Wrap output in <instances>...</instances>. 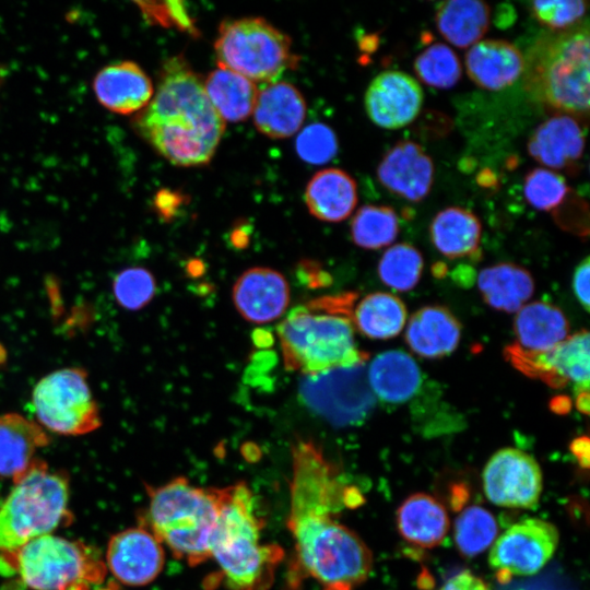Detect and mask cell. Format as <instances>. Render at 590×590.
<instances>
[{"instance_id": "obj_1", "label": "cell", "mask_w": 590, "mask_h": 590, "mask_svg": "<svg viewBox=\"0 0 590 590\" xmlns=\"http://www.w3.org/2000/svg\"><path fill=\"white\" fill-rule=\"evenodd\" d=\"M355 493L314 441L298 439L293 445L287 528L295 550L294 586L308 577L320 590H355L368 578L370 550L338 518L361 499Z\"/></svg>"}, {"instance_id": "obj_35", "label": "cell", "mask_w": 590, "mask_h": 590, "mask_svg": "<svg viewBox=\"0 0 590 590\" xmlns=\"http://www.w3.org/2000/svg\"><path fill=\"white\" fill-rule=\"evenodd\" d=\"M497 532L494 516L481 506L467 507L455 521V542L465 557L483 553L494 542Z\"/></svg>"}, {"instance_id": "obj_11", "label": "cell", "mask_w": 590, "mask_h": 590, "mask_svg": "<svg viewBox=\"0 0 590 590\" xmlns=\"http://www.w3.org/2000/svg\"><path fill=\"white\" fill-rule=\"evenodd\" d=\"M298 392L311 411L335 426L361 423L376 404L365 363L307 375L300 380Z\"/></svg>"}, {"instance_id": "obj_3", "label": "cell", "mask_w": 590, "mask_h": 590, "mask_svg": "<svg viewBox=\"0 0 590 590\" xmlns=\"http://www.w3.org/2000/svg\"><path fill=\"white\" fill-rule=\"evenodd\" d=\"M354 293L328 295L293 308L276 329L284 366L304 376L366 363L352 320Z\"/></svg>"}, {"instance_id": "obj_25", "label": "cell", "mask_w": 590, "mask_h": 590, "mask_svg": "<svg viewBox=\"0 0 590 590\" xmlns=\"http://www.w3.org/2000/svg\"><path fill=\"white\" fill-rule=\"evenodd\" d=\"M514 330L517 344L514 346L524 353H544L569 334V323L565 314L546 302H533L522 306L516 314Z\"/></svg>"}, {"instance_id": "obj_9", "label": "cell", "mask_w": 590, "mask_h": 590, "mask_svg": "<svg viewBox=\"0 0 590 590\" xmlns=\"http://www.w3.org/2000/svg\"><path fill=\"white\" fill-rule=\"evenodd\" d=\"M3 556L22 583L33 590H73L102 577L103 568L84 545L52 534Z\"/></svg>"}, {"instance_id": "obj_43", "label": "cell", "mask_w": 590, "mask_h": 590, "mask_svg": "<svg viewBox=\"0 0 590 590\" xmlns=\"http://www.w3.org/2000/svg\"><path fill=\"white\" fill-rule=\"evenodd\" d=\"M589 275H590V262L587 257L576 268L573 275V290L576 298L580 305L588 311L589 310Z\"/></svg>"}, {"instance_id": "obj_4", "label": "cell", "mask_w": 590, "mask_h": 590, "mask_svg": "<svg viewBox=\"0 0 590 590\" xmlns=\"http://www.w3.org/2000/svg\"><path fill=\"white\" fill-rule=\"evenodd\" d=\"M262 520L245 482L221 488L217 521L210 542L228 590H269L284 557L274 543L262 541Z\"/></svg>"}, {"instance_id": "obj_41", "label": "cell", "mask_w": 590, "mask_h": 590, "mask_svg": "<svg viewBox=\"0 0 590 590\" xmlns=\"http://www.w3.org/2000/svg\"><path fill=\"white\" fill-rule=\"evenodd\" d=\"M296 152L310 164H324L338 152V140L333 130L321 122L307 126L296 139Z\"/></svg>"}, {"instance_id": "obj_8", "label": "cell", "mask_w": 590, "mask_h": 590, "mask_svg": "<svg viewBox=\"0 0 590 590\" xmlns=\"http://www.w3.org/2000/svg\"><path fill=\"white\" fill-rule=\"evenodd\" d=\"M214 50L220 67L252 82H275L297 63L290 37L261 17L225 21Z\"/></svg>"}, {"instance_id": "obj_24", "label": "cell", "mask_w": 590, "mask_h": 590, "mask_svg": "<svg viewBox=\"0 0 590 590\" xmlns=\"http://www.w3.org/2000/svg\"><path fill=\"white\" fill-rule=\"evenodd\" d=\"M48 444L49 437L38 423L17 413L1 414L0 477L19 479L36 460V451Z\"/></svg>"}, {"instance_id": "obj_10", "label": "cell", "mask_w": 590, "mask_h": 590, "mask_svg": "<svg viewBox=\"0 0 590 590\" xmlns=\"http://www.w3.org/2000/svg\"><path fill=\"white\" fill-rule=\"evenodd\" d=\"M32 404L40 426L60 435H84L102 424L82 368H62L43 377L33 390Z\"/></svg>"}, {"instance_id": "obj_31", "label": "cell", "mask_w": 590, "mask_h": 590, "mask_svg": "<svg viewBox=\"0 0 590 590\" xmlns=\"http://www.w3.org/2000/svg\"><path fill=\"white\" fill-rule=\"evenodd\" d=\"M429 232L436 249L444 256L455 259L476 252L482 226L477 216L470 210L449 206L435 215Z\"/></svg>"}, {"instance_id": "obj_17", "label": "cell", "mask_w": 590, "mask_h": 590, "mask_svg": "<svg viewBox=\"0 0 590 590\" xmlns=\"http://www.w3.org/2000/svg\"><path fill=\"white\" fill-rule=\"evenodd\" d=\"M233 302L243 318L252 323L271 322L290 304V286L279 271L256 267L245 271L233 287Z\"/></svg>"}, {"instance_id": "obj_29", "label": "cell", "mask_w": 590, "mask_h": 590, "mask_svg": "<svg viewBox=\"0 0 590 590\" xmlns=\"http://www.w3.org/2000/svg\"><path fill=\"white\" fill-rule=\"evenodd\" d=\"M477 287L488 306L510 314L517 312L531 298L534 281L527 269L503 262L482 269Z\"/></svg>"}, {"instance_id": "obj_46", "label": "cell", "mask_w": 590, "mask_h": 590, "mask_svg": "<svg viewBox=\"0 0 590 590\" xmlns=\"http://www.w3.org/2000/svg\"><path fill=\"white\" fill-rule=\"evenodd\" d=\"M577 408L580 412L588 414L589 411V394L588 390H583L577 398Z\"/></svg>"}, {"instance_id": "obj_38", "label": "cell", "mask_w": 590, "mask_h": 590, "mask_svg": "<svg viewBox=\"0 0 590 590\" xmlns=\"http://www.w3.org/2000/svg\"><path fill=\"white\" fill-rule=\"evenodd\" d=\"M523 192L527 201L535 209L552 211L557 208L568 193L566 180L559 174L538 167L524 178Z\"/></svg>"}, {"instance_id": "obj_37", "label": "cell", "mask_w": 590, "mask_h": 590, "mask_svg": "<svg viewBox=\"0 0 590 590\" xmlns=\"http://www.w3.org/2000/svg\"><path fill=\"white\" fill-rule=\"evenodd\" d=\"M414 71L425 84L437 88H449L459 81L461 64L449 46L436 43L415 58Z\"/></svg>"}, {"instance_id": "obj_32", "label": "cell", "mask_w": 590, "mask_h": 590, "mask_svg": "<svg viewBox=\"0 0 590 590\" xmlns=\"http://www.w3.org/2000/svg\"><path fill=\"white\" fill-rule=\"evenodd\" d=\"M435 16L439 33L452 45L465 48L487 32L491 9L479 0H449L437 5Z\"/></svg>"}, {"instance_id": "obj_18", "label": "cell", "mask_w": 590, "mask_h": 590, "mask_svg": "<svg viewBox=\"0 0 590 590\" xmlns=\"http://www.w3.org/2000/svg\"><path fill=\"white\" fill-rule=\"evenodd\" d=\"M377 176L390 192L418 202L432 188L434 165L420 144L403 140L385 154L377 168Z\"/></svg>"}, {"instance_id": "obj_26", "label": "cell", "mask_w": 590, "mask_h": 590, "mask_svg": "<svg viewBox=\"0 0 590 590\" xmlns=\"http://www.w3.org/2000/svg\"><path fill=\"white\" fill-rule=\"evenodd\" d=\"M367 379L376 398L388 403H402L418 390L422 375L410 354L401 350H389L370 362Z\"/></svg>"}, {"instance_id": "obj_34", "label": "cell", "mask_w": 590, "mask_h": 590, "mask_svg": "<svg viewBox=\"0 0 590 590\" xmlns=\"http://www.w3.org/2000/svg\"><path fill=\"white\" fill-rule=\"evenodd\" d=\"M398 233V215L390 206L364 205L351 222L353 241L366 249H379L391 245Z\"/></svg>"}, {"instance_id": "obj_28", "label": "cell", "mask_w": 590, "mask_h": 590, "mask_svg": "<svg viewBox=\"0 0 590 590\" xmlns=\"http://www.w3.org/2000/svg\"><path fill=\"white\" fill-rule=\"evenodd\" d=\"M305 201L315 217L326 222H340L346 219L356 205V184L344 170L322 169L309 180Z\"/></svg>"}, {"instance_id": "obj_7", "label": "cell", "mask_w": 590, "mask_h": 590, "mask_svg": "<svg viewBox=\"0 0 590 590\" xmlns=\"http://www.w3.org/2000/svg\"><path fill=\"white\" fill-rule=\"evenodd\" d=\"M69 485L64 475L36 459L14 481L0 507V552H13L30 541L51 534L69 517Z\"/></svg>"}, {"instance_id": "obj_30", "label": "cell", "mask_w": 590, "mask_h": 590, "mask_svg": "<svg viewBox=\"0 0 590 590\" xmlns=\"http://www.w3.org/2000/svg\"><path fill=\"white\" fill-rule=\"evenodd\" d=\"M203 86L211 105L224 121H243L252 114L259 90L247 78L219 67L208 75Z\"/></svg>"}, {"instance_id": "obj_2", "label": "cell", "mask_w": 590, "mask_h": 590, "mask_svg": "<svg viewBox=\"0 0 590 590\" xmlns=\"http://www.w3.org/2000/svg\"><path fill=\"white\" fill-rule=\"evenodd\" d=\"M138 126L161 155L179 166L209 163L225 130L203 82L181 58L165 64L155 96Z\"/></svg>"}, {"instance_id": "obj_16", "label": "cell", "mask_w": 590, "mask_h": 590, "mask_svg": "<svg viewBox=\"0 0 590 590\" xmlns=\"http://www.w3.org/2000/svg\"><path fill=\"white\" fill-rule=\"evenodd\" d=\"M423 91L412 75L388 70L376 75L365 93V109L369 119L385 129L409 125L418 115Z\"/></svg>"}, {"instance_id": "obj_44", "label": "cell", "mask_w": 590, "mask_h": 590, "mask_svg": "<svg viewBox=\"0 0 590 590\" xmlns=\"http://www.w3.org/2000/svg\"><path fill=\"white\" fill-rule=\"evenodd\" d=\"M440 590H491L489 587L469 570L451 577Z\"/></svg>"}, {"instance_id": "obj_40", "label": "cell", "mask_w": 590, "mask_h": 590, "mask_svg": "<svg viewBox=\"0 0 590 590\" xmlns=\"http://www.w3.org/2000/svg\"><path fill=\"white\" fill-rule=\"evenodd\" d=\"M588 8L583 0H536L530 10L536 21L550 31H565L581 23Z\"/></svg>"}, {"instance_id": "obj_23", "label": "cell", "mask_w": 590, "mask_h": 590, "mask_svg": "<svg viewBox=\"0 0 590 590\" xmlns=\"http://www.w3.org/2000/svg\"><path fill=\"white\" fill-rule=\"evenodd\" d=\"M461 324L442 306H424L406 323L405 340L418 356L439 358L451 354L459 345Z\"/></svg>"}, {"instance_id": "obj_19", "label": "cell", "mask_w": 590, "mask_h": 590, "mask_svg": "<svg viewBox=\"0 0 590 590\" xmlns=\"http://www.w3.org/2000/svg\"><path fill=\"white\" fill-rule=\"evenodd\" d=\"M524 55L504 39H483L470 47L465 67L470 79L480 87L502 90L522 75Z\"/></svg>"}, {"instance_id": "obj_33", "label": "cell", "mask_w": 590, "mask_h": 590, "mask_svg": "<svg viewBox=\"0 0 590 590\" xmlns=\"http://www.w3.org/2000/svg\"><path fill=\"white\" fill-rule=\"evenodd\" d=\"M404 303L393 294L375 292L366 295L353 308L354 328L373 340L398 335L406 323Z\"/></svg>"}, {"instance_id": "obj_6", "label": "cell", "mask_w": 590, "mask_h": 590, "mask_svg": "<svg viewBox=\"0 0 590 590\" xmlns=\"http://www.w3.org/2000/svg\"><path fill=\"white\" fill-rule=\"evenodd\" d=\"M152 532L173 555L189 566L210 559V542L217 521L221 488L192 485L176 477L149 491Z\"/></svg>"}, {"instance_id": "obj_15", "label": "cell", "mask_w": 590, "mask_h": 590, "mask_svg": "<svg viewBox=\"0 0 590 590\" xmlns=\"http://www.w3.org/2000/svg\"><path fill=\"white\" fill-rule=\"evenodd\" d=\"M110 573L123 585L140 587L152 582L163 570L162 542L145 528H130L113 535L106 552Z\"/></svg>"}, {"instance_id": "obj_5", "label": "cell", "mask_w": 590, "mask_h": 590, "mask_svg": "<svg viewBox=\"0 0 590 590\" xmlns=\"http://www.w3.org/2000/svg\"><path fill=\"white\" fill-rule=\"evenodd\" d=\"M589 26L540 35L524 57L523 86L536 102L582 117L589 113Z\"/></svg>"}, {"instance_id": "obj_47", "label": "cell", "mask_w": 590, "mask_h": 590, "mask_svg": "<svg viewBox=\"0 0 590 590\" xmlns=\"http://www.w3.org/2000/svg\"><path fill=\"white\" fill-rule=\"evenodd\" d=\"M268 337H271V334L261 330H257L256 337H255V343L261 347H266L272 344L273 339L272 338L268 339Z\"/></svg>"}, {"instance_id": "obj_20", "label": "cell", "mask_w": 590, "mask_h": 590, "mask_svg": "<svg viewBox=\"0 0 590 590\" xmlns=\"http://www.w3.org/2000/svg\"><path fill=\"white\" fill-rule=\"evenodd\" d=\"M257 129L272 139L294 134L306 117V102L302 93L287 82H272L259 91L253 108Z\"/></svg>"}, {"instance_id": "obj_13", "label": "cell", "mask_w": 590, "mask_h": 590, "mask_svg": "<svg viewBox=\"0 0 590 590\" xmlns=\"http://www.w3.org/2000/svg\"><path fill=\"white\" fill-rule=\"evenodd\" d=\"M487 499L507 508H532L540 499L543 479L536 460L516 448H503L487 461L483 474Z\"/></svg>"}, {"instance_id": "obj_14", "label": "cell", "mask_w": 590, "mask_h": 590, "mask_svg": "<svg viewBox=\"0 0 590 590\" xmlns=\"http://www.w3.org/2000/svg\"><path fill=\"white\" fill-rule=\"evenodd\" d=\"M589 332L581 330L544 353H524L514 345L506 352L522 373L540 378L554 388L571 382L583 391L588 390L589 385Z\"/></svg>"}, {"instance_id": "obj_42", "label": "cell", "mask_w": 590, "mask_h": 590, "mask_svg": "<svg viewBox=\"0 0 590 590\" xmlns=\"http://www.w3.org/2000/svg\"><path fill=\"white\" fill-rule=\"evenodd\" d=\"M138 4L145 17L152 23L196 33V27L184 2H138Z\"/></svg>"}, {"instance_id": "obj_36", "label": "cell", "mask_w": 590, "mask_h": 590, "mask_svg": "<svg viewBox=\"0 0 590 590\" xmlns=\"http://www.w3.org/2000/svg\"><path fill=\"white\" fill-rule=\"evenodd\" d=\"M423 257L406 243L389 247L378 263V274L384 284L399 292L415 287L423 272Z\"/></svg>"}, {"instance_id": "obj_22", "label": "cell", "mask_w": 590, "mask_h": 590, "mask_svg": "<svg viewBox=\"0 0 590 590\" xmlns=\"http://www.w3.org/2000/svg\"><path fill=\"white\" fill-rule=\"evenodd\" d=\"M94 92L103 106L118 114L144 107L153 94L150 78L134 62L110 64L97 73Z\"/></svg>"}, {"instance_id": "obj_39", "label": "cell", "mask_w": 590, "mask_h": 590, "mask_svg": "<svg viewBox=\"0 0 590 590\" xmlns=\"http://www.w3.org/2000/svg\"><path fill=\"white\" fill-rule=\"evenodd\" d=\"M114 295L120 306L138 310L148 305L155 293V280L150 271L143 268H129L114 280Z\"/></svg>"}, {"instance_id": "obj_12", "label": "cell", "mask_w": 590, "mask_h": 590, "mask_svg": "<svg viewBox=\"0 0 590 590\" xmlns=\"http://www.w3.org/2000/svg\"><path fill=\"white\" fill-rule=\"evenodd\" d=\"M559 542L557 528L539 518L509 527L491 548L488 563L500 582L536 574L552 558Z\"/></svg>"}, {"instance_id": "obj_27", "label": "cell", "mask_w": 590, "mask_h": 590, "mask_svg": "<svg viewBox=\"0 0 590 590\" xmlns=\"http://www.w3.org/2000/svg\"><path fill=\"white\" fill-rule=\"evenodd\" d=\"M397 526L403 539L421 547H435L446 538L449 517L435 497L416 493L402 502L397 510Z\"/></svg>"}, {"instance_id": "obj_21", "label": "cell", "mask_w": 590, "mask_h": 590, "mask_svg": "<svg viewBox=\"0 0 590 590\" xmlns=\"http://www.w3.org/2000/svg\"><path fill=\"white\" fill-rule=\"evenodd\" d=\"M585 149V132L569 115H556L543 121L531 134L529 154L541 165L564 169L573 166Z\"/></svg>"}, {"instance_id": "obj_45", "label": "cell", "mask_w": 590, "mask_h": 590, "mask_svg": "<svg viewBox=\"0 0 590 590\" xmlns=\"http://www.w3.org/2000/svg\"><path fill=\"white\" fill-rule=\"evenodd\" d=\"M570 450L577 458L581 468H589V438L587 436L578 437L570 444Z\"/></svg>"}]
</instances>
